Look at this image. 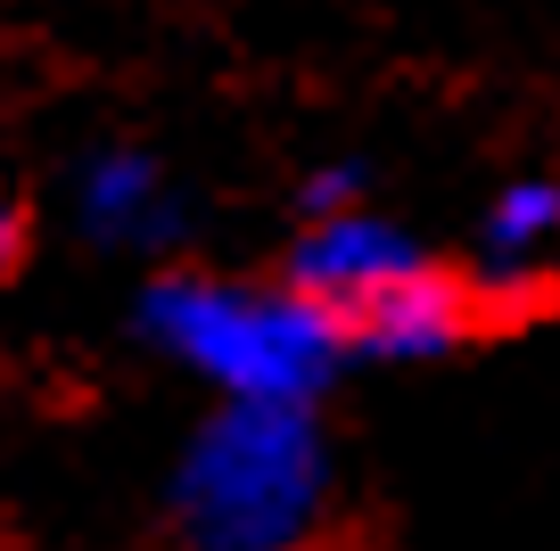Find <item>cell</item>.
Listing matches in <instances>:
<instances>
[{
    "label": "cell",
    "instance_id": "obj_6",
    "mask_svg": "<svg viewBox=\"0 0 560 551\" xmlns=\"http://www.w3.org/2000/svg\"><path fill=\"white\" fill-rule=\"evenodd\" d=\"M74 223L100 247H165L182 231V207H174V181H165L158 156L91 149L74 165Z\"/></svg>",
    "mask_w": 560,
    "mask_h": 551
},
{
    "label": "cell",
    "instance_id": "obj_3",
    "mask_svg": "<svg viewBox=\"0 0 560 551\" xmlns=\"http://www.w3.org/2000/svg\"><path fill=\"white\" fill-rule=\"evenodd\" d=\"M487 329H494L487 289H478L462 263L420 256V263H404L387 289H371L363 305L338 321V338L363 362H445V354H462V345H478Z\"/></svg>",
    "mask_w": 560,
    "mask_h": 551
},
{
    "label": "cell",
    "instance_id": "obj_2",
    "mask_svg": "<svg viewBox=\"0 0 560 551\" xmlns=\"http://www.w3.org/2000/svg\"><path fill=\"white\" fill-rule=\"evenodd\" d=\"M330 445L305 403H214L174 461V527L190 551H314Z\"/></svg>",
    "mask_w": 560,
    "mask_h": 551
},
{
    "label": "cell",
    "instance_id": "obj_5",
    "mask_svg": "<svg viewBox=\"0 0 560 551\" xmlns=\"http://www.w3.org/2000/svg\"><path fill=\"white\" fill-rule=\"evenodd\" d=\"M560 272V173H511L478 207V256L470 280L487 289L494 313L536 305Z\"/></svg>",
    "mask_w": 560,
    "mask_h": 551
},
{
    "label": "cell",
    "instance_id": "obj_7",
    "mask_svg": "<svg viewBox=\"0 0 560 551\" xmlns=\"http://www.w3.org/2000/svg\"><path fill=\"white\" fill-rule=\"evenodd\" d=\"M18 239H25V223H18V198L0 190V272L18 263Z\"/></svg>",
    "mask_w": 560,
    "mask_h": 551
},
{
    "label": "cell",
    "instance_id": "obj_1",
    "mask_svg": "<svg viewBox=\"0 0 560 551\" xmlns=\"http://www.w3.org/2000/svg\"><path fill=\"white\" fill-rule=\"evenodd\" d=\"M140 338L182 362L214 403H305L338 379L347 338L289 280L165 272L140 289Z\"/></svg>",
    "mask_w": 560,
    "mask_h": 551
},
{
    "label": "cell",
    "instance_id": "obj_4",
    "mask_svg": "<svg viewBox=\"0 0 560 551\" xmlns=\"http://www.w3.org/2000/svg\"><path fill=\"white\" fill-rule=\"evenodd\" d=\"M404 263H420V247L404 239V223H387L371 198H354V207L305 214L298 256H289V289H305L330 321H347L371 289H387V280L404 272Z\"/></svg>",
    "mask_w": 560,
    "mask_h": 551
}]
</instances>
